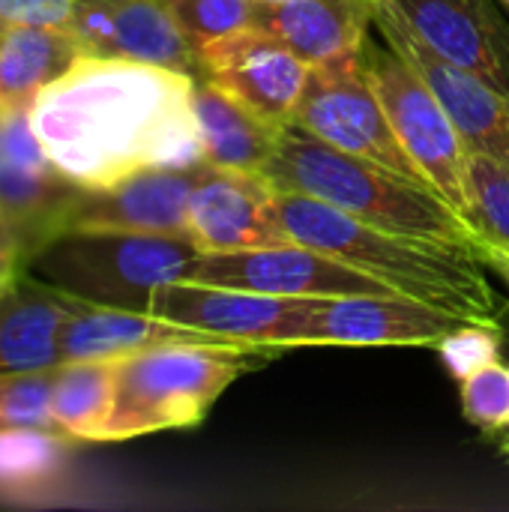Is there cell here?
I'll use <instances>...</instances> for the list:
<instances>
[{
  "label": "cell",
  "mask_w": 509,
  "mask_h": 512,
  "mask_svg": "<svg viewBox=\"0 0 509 512\" xmlns=\"http://www.w3.org/2000/svg\"><path fill=\"white\" fill-rule=\"evenodd\" d=\"M198 78L138 60L84 54L30 102V126L54 165L99 189L162 165H198Z\"/></svg>",
  "instance_id": "cell-1"
},
{
  "label": "cell",
  "mask_w": 509,
  "mask_h": 512,
  "mask_svg": "<svg viewBox=\"0 0 509 512\" xmlns=\"http://www.w3.org/2000/svg\"><path fill=\"white\" fill-rule=\"evenodd\" d=\"M273 210L279 228L294 243L318 249L402 297L453 312L471 324L498 327L504 303L474 249L384 231L288 189H276Z\"/></svg>",
  "instance_id": "cell-2"
},
{
  "label": "cell",
  "mask_w": 509,
  "mask_h": 512,
  "mask_svg": "<svg viewBox=\"0 0 509 512\" xmlns=\"http://www.w3.org/2000/svg\"><path fill=\"white\" fill-rule=\"evenodd\" d=\"M273 189L312 195L366 225L480 249V231L435 189L420 186L378 162L345 153L297 126L282 129L261 174Z\"/></svg>",
  "instance_id": "cell-3"
},
{
  "label": "cell",
  "mask_w": 509,
  "mask_h": 512,
  "mask_svg": "<svg viewBox=\"0 0 509 512\" xmlns=\"http://www.w3.org/2000/svg\"><path fill=\"white\" fill-rule=\"evenodd\" d=\"M276 357L267 345L165 342L117 360L114 396L90 444H117L165 429H192L249 369Z\"/></svg>",
  "instance_id": "cell-4"
},
{
  "label": "cell",
  "mask_w": 509,
  "mask_h": 512,
  "mask_svg": "<svg viewBox=\"0 0 509 512\" xmlns=\"http://www.w3.org/2000/svg\"><path fill=\"white\" fill-rule=\"evenodd\" d=\"M201 249L189 237L138 231H63L30 264L48 285L102 306L150 309L159 285L186 282Z\"/></svg>",
  "instance_id": "cell-5"
},
{
  "label": "cell",
  "mask_w": 509,
  "mask_h": 512,
  "mask_svg": "<svg viewBox=\"0 0 509 512\" xmlns=\"http://www.w3.org/2000/svg\"><path fill=\"white\" fill-rule=\"evenodd\" d=\"M360 63L408 156L417 162L429 186L468 219V150L444 102L432 93L420 72L390 45L366 39Z\"/></svg>",
  "instance_id": "cell-6"
},
{
  "label": "cell",
  "mask_w": 509,
  "mask_h": 512,
  "mask_svg": "<svg viewBox=\"0 0 509 512\" xmlns=\"http://www.w3.org/2000/svg\"><path fill=\"white\" fill-rule=\"evenodd\" d=\"M294 126L345 150L378 162L420 186H429L417 162L396 138L360 54L324 66H312L294 111ZM432 189V186H429Z\"/></svg>",
  "instance_id": "cell-7"
},
{
  "label": "cell",
  "mask_w": 509,
  "mask_h": 512,
  "mask_svg": "<svg viewBox=\"0 0 509 512\" xmlns=\"http://www.w3.org/2000/svg\"><path fill=\"white\" fill-rule=\"evenodd\" d=\"M462 324L471 321L402 294L312 297L282 348H438Z\"/></svg>",
  "instance_id": "cell-8"
},
{
  "label": "cell",
  "mask_w": 509,
  "mask_h": 512,
  "mask_svg": "<svg viewBox=\"0 0 509 512\" xmlns=\"http://www.w3.org/2000/svg\"><path fill=\"white\" fill-rule=\"evenodd\" d=\"M84 186L72 183L30 126V105L0 108V219L33 258L66 231Z\"/></svg>",
  "instance_id": "cell-9"
},
{
  "label": "cell",
  "mask_w": 509,
  "mask_h": 512,
  "mask_svg": "<svg viewBox=\"0 0 509 512\" xmlns=\"http://www.w3.org/2000/svg\"><path fill=\"white\" fill-rule=\"evenodd\" d=\"M186 282L246 288L273 297L396 294L384 282L294 240L240 252H201Z\"/></svg>",
  "instance_id": "cell-10"
},
{
  "label": "cell",
  "mask_w": 509,
  "mask_h": 512,
  "mask_svg": "<svg viewBox=\"0 0 509 512\" xmlns=\"http://www.w3.org/2000/svg\"><path fill=\"white\" fill-rule=\"evenodd\" d=\"M375 30L420 72V78L444 102L465 150L489 156L509 168V93L438 57L390 0H375Z\"/></svg>",
  "instance_id": "cell-11"
},
{
  "label": "cell",
  "mask_w": 509,
  "mask_h": 512,
  "mask_svg": "<svg viewBox=\"0 0 509 512\" xmlns=\"http://www.w3.org/2000/svg\"><path fill=\"white\" fill-rule=\"evenodd\" d=\"M204 78L231 93L276 129L294 126V111L312 66L261 27H243L201 45Z\"/></svg>",
  "instance_id": "cell-12"
},
{
  "label": "cell",
  "mask_w": 509,
  "mask_h": 512,
  "mask_svg": "<svg viewBox=\"0 0 509 512\" xmlns=\"http://www.w3.org/2000/svg\"><path fill=\"white\" fill-rule=\"evenodd\" d=\"M69 33L87 54L204 78L201 48L186 36L165 0H75Z\"/></svg>",
  "instance_id": "cell-13"
},
{
  "label": "cell",
  "mask_w": 509,
  "mask_h": 512,
  "mask_svg": "<svg viewBox=\"0 0 509 512\" xmlns=\"http://www.w3.org/2000/svg\"><path fill=\"white\" fill-rule=\"evenodd\" d=\"M309 303L312 297H273L228 285L168 282L153 291L147 312L219 339L282 351L285 333L303 318Z\"/></svg>",
  "instance_id": "cell-14"
},
{
  "label": "cell",
  "mask_w": 509,
  "mask_h": 512,
  "mask_svg": "<svg viewBox=\"0 0 509 512\" xmlns=\"http://www.w3.org/2000/svg\"><path fill=\"white\" fill-rule=\"evenodd\" d=\"M273 198L276 189L261 174L201 162L186 213L189 240L201 252H240L291 243L276 222Z\"/></svg>",
  "instance_id": "cell-15"
},
{
  "label": "cell",
  "mask_w": 509,
  "mask_h": 512,
  "mask_svg": "<svg viewBox=\"0 0 509 512\" xmlns=\"http://www.w3.org/2000/svg\"><path fill=\"white\" fill-rule=\"evenodd\" d=\"M198 165H162L129 174L111 186L84 189L66 231H138L189 237L186 213Z\"/></svg>",
  "instance_id": "cell-16"
},
{
  "label": "cell",
  "mask_w": 509,
  "mask_h": 512,
  "mask_svg": "<svg viewBox=\"0 0 509 512\" xmlns=\"http://www.w3.org/2000/svg\"><path fill=\"white\" fill-rule=\"evenodd\" d=\"M447 63L509 93V18L501 0H390Z\"/></svg>",
  "instance_id": "cell-17"
},
{
  "label": "cell",
  "mask_w": 509,
  "mask_h": 512,
  "mask_svg": "<svg viewBox=\"0 0 509 512\" xmlns=\"http://www.w3.org/2000/svg\"><path fill=\"white\" fill-rule=\"evenodd\" d=\"M252 27L276 36L309 66L357 57L375 27V0L258 3Z\"/></svg>",
  "instance_id": "cell-18"
},
{
  "label": "cell",
  "mask_w": 509,
  "mask_h": 512,
  "mask_svg": "<svg viewBox=\"0 0 509 512\" xmlns=\"http://www.w3.org/2000/svg\"><path fill=\"white\" fill-rule=\"evenodd\" d=\"M72 297V294H69ZM165 342H210V345H243L180 327L174 321L156 318L153 312L102 306L81 297H72L69 318L60 330V357L69 360H120L135 351L165 345Z\"/></svg>",
  "instance_id": "cell-19"
},
{
  "label": "cell",
  "mask_w": 509,
  "mask_h": 512,
  "mask_svg": "<svg viewBox=\"0 0 509 512\" xmlns=\"http://www.w3.org/2000/svg\"><path fill=\"white\" fill-rule=\"evenodd\" d=\"M72 297L24 270L0 288V375L60 366V330Z\"/></svg>",
  "instance_id": "cell-20"
},
{
  "label": "cell",
  "mask_w": 509,
  "mask_h": 512,
  "mask_svg": "<svg viewBox=\"0 0 509 512\" xmlns=\"http://www.w3.org/2000/svg\"><path fill=\"white\" fill-rule=\"evenodd\" d=\"M192 114L201 144V162L231 171L264 174L276 153L282 129L261 120L231 93L207 78L192 87Z\"/></svg>",
  "instance_id": "cell-21"
},
{
  "label": "cell",
  "mask_w": 509,
  "mask_h": 512,
  "mask_svg": "<svg viewBox=\"0 0 509 512\" xmlns=\"http://www.w3.org/2000/svg\"><path fill=\"white\" fill-rule=\"evenodd\" d=\"M84 54V45L69 30L9 24L0 36V108L30 105Z\"/></svg>",
  "instance_id": "cell-22"
},
{
  "label": "cell",
  "mask_w": 509,
  "mask_h": 512,
  "mask_svg": "<svg viewBox=\"0 0 509 512\" xmlns=\"http://www.w3.org/2000/svg\"><path fill=\"white\" fill-rule=\"evenodd\" d=\"M78 441L60 429L0 432V501L36 504L51 495L66 474L69 450Z\"/></svg>",
  "instance_id": "cell-23"
},
{
  "label": "cell",
  "mask_w": 509,
  "mask_h": 512,
  "mask_svg": "<svg viewBox=\"0 0 509 512\" xmlns=\"http://www.w3.org/2000/svg\"><path fill=\"white\" fill-rule=\"evenodd\" d=\"M117 360H69L57 366L51 390V417L60 432L90 444L114 396Z\"/></svg>",
  "instance_id": "cell-24"
},
{
  "label": "cell",
  "mask_w": 509,
  "mask_h": 512,
  "mask_svg": "<svg viewBox=\"0 0 509 512\" xmlns=\"http://www.w3.org/2000/svg\"><path fill=\"white\" fill-rule=\"evenodd\" d=\"M465 186H468V219L480 231L483 240H492L509 249V168L468 153L465 165Z\"/></svg>",
  "instance_id": "cell-25"
},
{
  "label": "cell",
  "mask_w": 509,
  "mask_h": 512,
  "mask_svg": "<svg viewBox=\"0 0 509 512\" xmlns=\"http://www.w3.org/2000/svg\"><path fill=\"white\" fill-rule=\"evenodd\" d=\"M57 366L39 372L0 375V432L3 429H57L51 417V390Z\"/></svg>",
  "instance_id": "cell-26"
},
{
  "label": "cell",
  "mask_w": 509,
  "mask_h": 512,
  "mask_svg": "<svg viewBox=\"0 0 509 512\" xmlns=\"http://www.w3.org/2000/svg\"><path fill=\"white\" fill-rule=\"evenodd\" d=\"M186 36L201 48L219 36L252 27L258 0H165Z\"/></svg>",
  "instance_id": "cell-27"
},
{
  "label": "cell",
  "mask_w": 509,
  "mask_h": 512,
  "mask_svg": "<svg viewBox=\"0 0 509 512\" xmlns=\"http://www.w3.org/2000/svg\"><path fill=\"white\" fill-rule=\"evenodd\" d=\"M462 381V408L465 417L480 426L483 432L501 429L509 423V363L492 360L468 375Z\"/></svg>",
  "instance_id": "cell-28"
},
{
  "label": "cell",
  "mask_w": 509,
  "mask_h": 512,
  "mask_svg": "<svg viewBox=\"0 0 509 512\" xmlns=\"http://www.w3.org/2000/svg\"><path fill=\"white\" fill-rule=\"evenodd\" d=\"M438 351L456 372V378H462L501 357V330L483 324H462L438 345Z\"/></svg>",
  "instance_id": "cell-29"
},
{
  "label": "cell",
  "mask_w": 509,
  "mask_h": 512,
  "mask_svg": "<svg viewBox=\"0 0 509 512\" xmlns=\"http://www.w3.org/2000/svg\"><path fill=\"white\" fill-rule=\"evenodd\" d=\"M0 15L6 24L69 30V21L75 15V0H0Z\"/></svg>",
  "instance_id": "cell-30"
},
{
  "label": "cell",
  "mask_w": 509,
  "mask_h": 512,
  "mask_svg": "<svg viewBox=\"0 0 509 512\" xmlns=\"http://www.w3.org/2000/svg\"><path fill=\"white\" fill-rule=\"evenodd\" d=\"M24 270H30L27 249H24L21 237L12 231V225L0 219V288H6Z\"/></svg>",
  "instance_id": "cell-31"
},
{
  "label": "cell",
  "mask_w": 509,
  "mask_h": 512,
  "mask_svg": "<svg viewBox=\"0 0 509 512\" xmlns=\"http://www.w3.org/2000/svg\"><path fill=\"white\" fill-rule=\"evenodd\" d=\"M477 258L489 267V270H495L504 282L509 285V249L507 246H498V243H492V240H483L480 243V249H477Z\"/></svg>",
  "instance_id": "cell-32"
},
{
  "label": "cell",
  "mask_w": 509,
  "mask_h": 512,
  "mask_svg": "<svg viewBox=\"0 0 509 512\" xmlns=\"http://www.w3.org/2000/svg\"><path fill=\"white\" fill-rule=\"evenodd\" d=\"M498 330H501V357L509 363V300L504 303V309H501Z\"/></svg>",
  "instance_id": "cell-33"
},
{
  "label": "cell",
  "mask_w": 509,
  "mask_h": 512,
  "mask_svg": "<svg viewBox=\"0 0 509 512\" xmlns=\"http://www.w3.org/2000/svg\"><path fill=\"white\" fill-rule=\"evenodd\" d=\"M486 435H489V441H492V444H495V447H498V450H501V453L509 459V423L507 426H501V429L486 432Z\"/></svg>",
  "instance_id": "cell-34"
},
{
  "label": "cell",
  "mask_w": 509,
  "mask_h": 512,
  "mask_svg": "<svg viewBox=\"0 0 509 512\" xmlns=\"http://www.w3.org/2000/svg\"><path fill=\"white\" fill-rule=\"evenodd\" d=\"M6 27H9V24H6V21H3V15H0V36L6 33Z\"/></svg>",
  "instance_id": "cell-35"
},
{
  "label": "cell",
  "mask_w": 509,
  "mask_h": 512,
  "mask_svg": "<svg viewBox=\"0 0 509 512\" xmlns=\"http://www.w3.org/2000/svg\"><path fill=\"white\" fill-rule=\"evenodd\" d=\"M258 3H285V0H258Z\"/></svg>",
  "instance_id": "cell-36"
},
{
  "label": "cell",
  "mask_w": 509,
  "mask_h": 512,
  "mask_svg": "<svg viewBox=\"0 0 509 512\" xmlns=\"http://www.w3.org/2000/svg\"><path fill=\"white\" fill-rule=\"evenodd\" d=\"M501 3H504V6H507V9H509V0H501Z\"/></svg>",
  "instance_id": "cell-37"
}]
</instances>
